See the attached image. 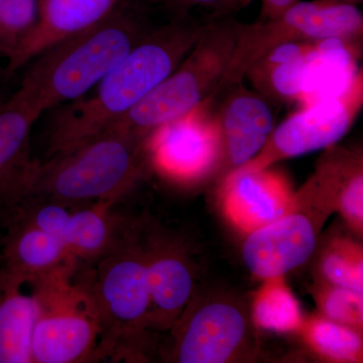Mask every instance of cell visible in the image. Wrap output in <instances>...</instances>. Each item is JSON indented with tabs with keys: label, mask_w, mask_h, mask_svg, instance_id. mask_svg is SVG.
<instances>
[{
	"label": "cell",
	"mask_w": 363,
	"mask_h": 363,
	"mask_svg": "<svg viewBox=\"0 0 363 363\" xmlns=\"http://www.w3.org/2000/svg\"><path fill=\"white\" fill-rule=\"evenodd\" d=\"M362 33V11L354 4L334 0H298L272 20L242 23L225 75L211 98L243 82L257 61L281 45L331 40L355 43Z\"/></svg>",
	"instance_id": "7"
},
{
	"label": "cell",
	"mask_w": 363,
	"mask_h": 363,
	"mask_svg": "<svg viewBox=\"0 0 363 363\" xmlns=\"http://www.w3.org/2000/svg\"><path fill=\"white\" fill-rule=\"evenodd\" d=\"M83 264L101 325L93 362H138L145 358L152 330L140 222L130 220L111 252L94 264Z\"/></svg>",
	"instance_id": "4"
},
{
	"label": "cell",
	"mask_w": 363,
	"mask_h": 363,
	"mask_svg": "<svg viewBox=\"0 0 363 363\" xmlns=\"http://www.w3.org/2000/svg\"><path fill=\"white\" fill-rule=\"evenodd\" d=\"M4 79H7L6 71H2L1 69H0V85H1V83L4 82Z\"/></svg>",
	"instance_id": "32"
},
{
	"label": "cell",
	"mask_w": 363,
	"mask_h": 363,
	"mask_svg": "<svg viewBox=\"0 0 363 363\" xmlns=\"http://www.w3.org/2000/svg\"><path fill=\"white\" fill-rule=\"evenodd\" d=\"M241 26L233 18L208 21L180 65L117 123L150 136L213 96L233 58Z\"/></svg>",
	"instance_id": "6"
},
{
	"label": "cell",
	"mask_w": 363,
	"mask_h": 363,
	"mask_svg": "<svg viewBox=\"0 0 363 363\" xmlns=\"http://www.w3.org/2000/svg\"><path fill=\"white\" fill-rule=\"evenodd\" d=\"M250 316L255 327L277 333H300L305 317L284 279H264L253 298Z\"/></svg>",
	"instance_id": "21"
},
{
	"label": "cell",
	"mask_w": 363,
	"mask_h": 363,
	"mask_svg": "<svg viewBox=\"0 0 363 363\" xmlns=\"http://www.w3.org/2000/svg\"><path fill=\"white\" fill-rule=\"evenodd\" d=\"M123 4L97 25L33 58L16 91L40 116L90 92L150 32Z\"/></svg>",
	"instance_id": "2"
},
{
	"label": "cell",
	"mask_w": 363,
	"mask_h": 363,
	"mask_svg": "<svg viewBox=\"0 0 363 363\" xmlns=\"http://www.w3.org/2000/svg\"><path fill=\"white\" fill-rule=\"evenodd\" d=\"M298 0H262L259 21L272 20L284 13Z\"/></svg>",
	"instance_id": "29"
},
{
	"label": "cell",
	"mask_w": 363,
	"mask_h": 363,
	"mask_svg": "<svg viewBox=\"0 0 363 363\" xmlns=\"http://www.w3.org/2000/svg\"><path fill=\"white\" fill-rule=\"evenodd\" d=\"M315 42L281 45L262 57L248 70L245 78L267 99L293 102L303 96L306 81L320 60Z\"/></svg>",
	"instance_id": "18"
},
{
	"label": "cell",
	"mask_w": 363,
	"mask_h": 363,
	"mask_svg": "<svg viewBox=\"0 0 363 363\" xmlns=\"http://www.w3.org/2000/svg\"><path fill=\"white\" fill-rule=\"evenodd\" d=\"M334 211L340 213L353 233H363V157L353 149L339 169L333 196Z\"/></svg>",
	"instance_id": "24"
},
{
	"label": "cell",
	"mask_w": 363,
	"mask_h": 363,
	"mask_svg": "<svg viewBox=\"0 0 363 363\" xmlns=\"http://www.w3.org/2000/svg\"><path fill=\"white\" fill-rule=\"evenodd\" d=\"M113 203L72 207L66 245L81 264H92L111 252L130 220L112 212Z\"/></svg>",
	"instance_id": "19"
},
{
	"label": "cell",
	"mask_w": 363,
	"mask_h": 363,
	"mask_svg": "<svg viewBox=\"0 0 363 363\" xmlns=\"http://www.w3.org/2000/svg\"><path fill=\"white\" fill-rule=\"evenodd\" d=\"M319 281L363 293L362 245L345 238L329 241L318 262Z\"/></svg>",
	"instance_id": "23"
},
{
	"label": "cell",
	"mask_w": 363,
	"mask_h": 363,
	"mask_svg": "<svg viewBox=\"0 0 363 363\" xmlns=\"http://www.w3.org/2000/svg\"><path fill=\"white\" fill-rule=\"evenodd\" d=\"M40 116L16 93L0 104V227L25 197L39 162L30 157V133Z\"/></svg>",
	"instance_id": "15"
},
{
	"label": "cell",
	"mask_w": 363,
	"mask_h": 363,
	"mask_svg": "<svg viewBox=\"0 0 363 363\" xmlns=\"http://www.w3.org/2000/svg\"><path fill=\"white\" fill-rule=\"evenodd\" d=\"M300 333L318 357L327 362H362V332L319 314L306 319Z\"/></svg>",
	"instance_id": "22"
},
{
	"label": "cell",
	"mask_w": 363,
	"mask_h": 363,
	"mask_svg": "<svg viewBox=\"0 0 363 363\" xmlns=\"http://www.w3.org/2000/svg\"><path fill=\"white\" fill-rule=\"evenodd\" d=\"M212 99L220 100L218 106L214 104L221 138L215 178L220 182L259 155L274 130V116L269 99L247 89L242 82L229 86Z\"/></svg>",
	"instance_id": "13"
},
{
	"label": "cell",
	"mask_w": 363,
	"mask_h": 363,
	"mask_svg": "<svg viewBox=\"0 0 363 363\" xmlns=\"http://www.w3.org/2000/svg\"><path fill=\"white\" fill-rule=\"evenodd\" d=\"M169 4L178 7L181 11L180 13H184V11L194 6L214 7L222 11L240 9L238 0H171Z\"/></svg>",
	"instance_id": "28"
},
{
	"label": "cell",
	"mask_w": 363,
	"mask_h": 363,
	"mask_svg": "<svg viewBox=\"0 0 363 363\" xmlns=\"http://www.w3.org/2000/svg\"><path fill=\"white\" fill-rule=\"evenodd\" d=\"M150 294V330H169L195 294V276L183 245L164 229L140 224Z\"/></svg>",
	"instance_id": "12"
},
{
	"label": "cell",
	"mask_w": 363,
	"mask_h": 363,
	"mask_svg": "<svg viewBox=\"0 0 363 363\" xmlns=\"http://www.w3.org/2000/svg\"><path fill=\"white\" fill-rule=\"evenodd\" d=\"M362 104L359 71L337 93L296 111L274 128L259 155L241 168H271L283 160L328 149L348 133Z\"/></svg>",
	"instance_id": "9"
},
{
	"label": "cell",
	"mask_w": 363,
	"mask_h": 363,
	"mask_svg": "<svg viewBox=\"0 0 363 363\" xmlns=\"http://www.w3.org/2000/svg\"><path fill=\"white\" fill-rule=\"evenodd\" d=\"M331 213L304 191H298L289 213L248 233L242 245L245 266L264 281L302 267L314 255L320 230Z\"/></svg>",
	"instance_id": "11"
},
{
	"label": "cell",
	"mask_w": 363,
	"mask_h": 363,
	"mask_svg": "<svg viewBox=\"0 0 363 363\" xmlns=\"http://www.w3.org/2000/svg\"><path fill=\"white\" fill-rule=\"evenodd\" d=\"M207 21L179 13L168 25L150 30L93 88L92 94L54 108L56 113L48 133L49 157L118 123L180 65L199 40Z\"/></svg>",
	"instance_id": "1"
},
{
	"label": "cell",
	"mask_w": 363,
	"mask_h": 363,
	"mask_svg": "<svg viewBox=\"0 0 363 363\" xmlns=\"http://www.w3.org/2000/svg\"><path fill=\"white\" fill-rule=\"evenodd\" d=\"M219 183L224 214L243 233L278 220L295 207L296 192L286 177L269 168H240Z\"/></svg>",
	"instance_id": "14"
},
{
	"label": "cell",
	"mask_w": 363,
	"mask_h": 363,
	"mask_svg": "<svg viewBox=\"0 0 363 363\" xmlns=\"http://www.w3.org/2000/svg\"><path fill=\"white\" fill-rule=\"evenodd\" d=\"M123 0H40L39 21L9 60L6 78L48 48L111 16Z\"/></svg>",
	"instance_id": "17"
},
{
	"label": "cell",
	"mask_w": 363,
	"mask_h": 363,
	"mask_svg": "<svg viewBox=\"0 0 363 363\" xmlns=\"http://www.w3.org/2000/svg\"><path fill=\"white\" fill-rule=\"evenodd\" d=\"M2 238H4V231L0 227V292L2 290Z\"/></svg>",
	"instance_id": "30"
},
{
	"label": "cell",
	"mask_w": 363,
	"mask_h": 363,
	"mask_svg": "<svg viewBox=\"0 0 363 363\" xmlns=\"http://www.w3.org/2000/svg\"><path fill=\"white\" fill-rule=\"evenodd\" d=\"M303 188H304V187H303ZM304 189H305V188H304ZM305 190H306V189H305ZM306 191H307V190H306ZM307 192H308V191H307ZM308 193H309V192H308ZM309 194H310V193H309ZM310 195H311V194H310ZM311 196H312V195H311ZM312 197H313V196H312ZM313 198H314V197H313ZM314 199H315V198H314ZM315 200H316V199H315ZM319 203H320V202H319ZM322 205H323V204H322Z\"/></svg>",
	"instance_id": "35"
},
{
	"label": "cell",
	"mask_w": 363,
	"mask_h": 363,
	"mask_svg": "<svg viewBox=\"0 0 363 363\" xmlns=\"http://www.w3.org/2000/svg\"><path fill=\"white\" fill-rule=\"evenodd\" d=\"M37 306L21 286L2 285L0 292V363H33V332Z\"/></svg>",
	"instance_id": "20"
},
{
	"label": "cell",
	"mask_w": 363,
	"mask_h": 363,
	"mask_svg": "<svg viewBox=\"0 0 363 363\" xmlns=\"http://www.w3.org/2000/svg\"><path fill=\"white\" fill-rule=\"evenodd\" d=\"M313 295L321 316L362 332L363 293L319 281Z\"/></svg>",
	"instance_id": "27"
},
{
	"label": "cell",
	"mask_w": 363,
	"mask_h": 363,
	"mask_svg": "<svg viewBox=\"0 0 363 363\" xmlns=\"http://www.w3.org/2000/svg\"><path fill=\"white\" fill-rule=\"evenodd\" d=\"M162 1L168 2L169 4V2L171 1V0H162Z\"/></svg>",
	"instance_id": "34"
},
{
	"label": "cell",
	"mask_w": 363,
	"mask_h": 363,
	"mask_svg": "<svg viewBox=\"0 0 363 363\" xmlns=\"http://www.w3.org/2000/svg\"><path fill=\"white\" fill-rule=\"evenodd\" d=\"M40 0H0V55L11 59L39 21Z\"/></svg>",
	"instance_id": "26"
},
{
	"label": "cell",
	"mask_w": 363,
	"mask_h": 363,
	"mask_svg": "<svg viewBox=\"0 0 363 363\" xmlns=\"http://www.w3.org/2000/svg\"><path fill=\"white\" fill-rule=\"evenodd\" d=\"M71 211L72 207L64 203L28 194L13 208L4 222L11 218L18 219L58 238L66 245Z\"/></svg>",
	"instance_id": "25"
},
{
	"label": "cell",
	"mask_w": 363,
	"mask_h": 363,
	"mask_svg": "<svg viewBox=\"0 0 363 363\" xmlns=\"http://www.w3.org/2000/svg\"><path fill=\"white\" fill-rule=\"evenodd\" d=\"M334 1L348 2V4H355L358 1H362V0H334Z\"/></svg>",
	"instance_id": "33"
},
{
	"label": "cell",
	"mask_w": 363,
	"mask_h": 363,
	"mask_svg": "<svg viewBox=\"0 0 363 363\" xmlns=\"http://www.w3.org/2000/svg\"><path fill=\"white\" fill-rule=\"evenodd\" d=\"M255 327L238 298L195 293L169 329L167 358L178 363L247 362L257 352Z\"/></svg>",
	"instance_id": "8"
},
{
	"label": "cell",
	"mask_w": 363,
	"mask_h": 363,
	"mask_svg": "<svg viewBox=\"0 0 363 363\" xmlns=\"http://www.w3.org/2000/svg\"><path fill=\"white\" fill-rule=\"evenodd\" d=\"M149 136L116 123L99 135L38 162L26 195L74 207L116 204L150 168Z\"/></svg>",
	"instance_id": "3"
},
{
	"label": "cell",
	"mask_w": 363,
	"mask_h": 363,
	"mask_svg": "<svg viewBox=\"0 0 363 363\" xmlns=\"http://www.w3.org/2000/svg\"><path fill=\"white\" fill-rule=\"evenodd\" d=\"M147 150L150 166L169 180L191 185L215 178L221 138L213 100L157 128Z\"/></svg>",
	"instance_id": "10"
},
{
	"label": "cell",
	"mask_w": 363,
	"mask_h": 363,
	"mask_svg": "<svg viewBox=\"0 0 363 363\" xmlns=\"http://www.w3.org/2000/svg\"><path fill=\"white\" fill-rule=\"evenodd\" d=\"M2 230L4 286L32 284L78 264L63 241L26 222L9 219Z\"/></svg>",
	"instance_id": "16"
},
{
	"label": "cell",
	"mask_w": 363,
	"mask_h": 363,
	"mask_svg": "<svg viewBox=\"0 0 363 363\" xmlns=\"http://www.w3.org/2000/svg\"><path fill=\"white\" fill-rule=\"evenodd\" d=\"M252 1V0H238V7L242 9V7L247 6Z\"/></svg>",
	"instance_id": "31"
},
{
	"label": "cell",
	"mask_w": 363,
	"mask_h": 363,
	"mask_svg": "<svg viewBox=\"0 0 363 363\" xmlns=\"http://www.w3.org/2000/svg\"><path fill=\"white\" fill-rule=\"evenodd\" d=\"M30 285L37 306L32 362H93L101 325L83 264Z\"/></svg>",
	"instance_id": "5"
}]
</instances>
